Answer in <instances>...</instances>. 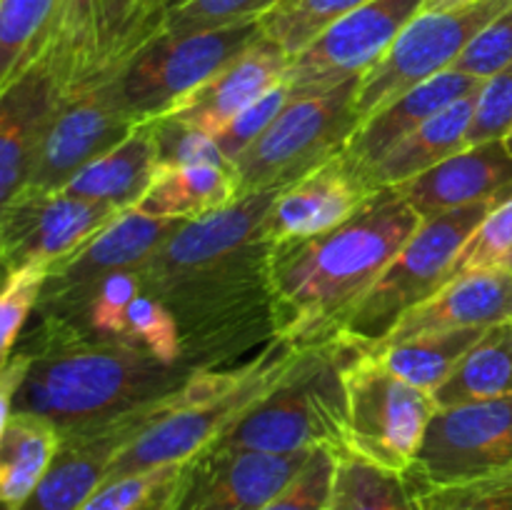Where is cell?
<instances>
[{
    "instance_id": "41",
    "label": "cell",
    "mask_w": 512,
    "mask_h": 510,
    "mask_svg": "<svg viewBox=\"0 0 512 510\" xmlns=\"http://www.w3.org/2000/svg\"><path fill=\"white\" fill-rule=\"evenodd\" d=\"M150 123H153L158 168H180V165H220V168H233L213 135L200 133V130L173 118H155Z\"/></svg>"
},
{
    "instance_id": "8",
    "label": "cell",
    "mask_w": 512,
    "mask_h": 510,
    "mask_svg": "<svg viewBox=\"0 0 512 510\" xmlns=\"http://www.w3.org/2000/svg\"><path fill=\"white\" fill-rule=\"evenodd\" d=\"M360 80L320 95L290 98L275 123L235 160L238 195L288 188L343 153L360 125L355 93Z\"/></svg>"
},
{
    "instance_id": "17",
    "label": "cell",
    "mask_w": 512,
    "mask_h": 510,
    "mask_svg": "<svg viewBox=\"0 0 512 510\" xmlns=\"http://www.w3.org/2000/svg\"><path fill=\"white\" fill-rule=\"evenodd\" d=\"M310 453L208 448L190 463L175 510H263L303 470Z\"/></svg>"
},
{
    "instance_id": "30",
    "label": "cell",
    "mask_w": 512,
    "mask_h": 510,
    "mask_svg": "<svg viewBox=\"0 0 512 510\" xmlns=\"http://www.w3.org/2000/svg\"><path fill=\"white\" fill-rule=\"evenodd\" d=\"M485 330L488 328H465L450 330V333L418 335V338L398 340V343L375 348L373 353L378 355V360L390 373H395L405 383L433 395L448 380V375L453 373L460 358L473 348V343Z\"/></svg>"
},
{
    "instance_id": "37",
    "label": "cell",
    "mask_w": 512,
    "mask_h": 510,
    "mask_svg": "<svg viewBox=\"0 0 512 510\" xmlns=\"http://www.w3.org/2000/svg\"><path fill=\"white\" fill-rule=\"evenodd\" d=\"M408 483L413 510H512V473L450 485H428L410 478Z\"/></svg>"
},
{
    "instance_id": "14",
    "label": "cell",
    "mask_w": 512,
    "mask_h": 510,
    "mask_svg": "<svg viewBox=\"0 0 512 510\" xmlns=\"http://www.w3.org/2000/svg\"><path fill=\"white\" fill-rule=\"evenodd\" d=\"M140 123L120 98L115 80L85 93L58 95L25 188L63 190L85 165L123 143Z\"/></svg>"
},
{
    "instance_id": "38",
    "label": "cell",
    "mask_w": 512,
    "mask_h": 510,
    "mask_svg": "<svg viewBox=\"0 0 512 510\" xmlns=\"http://www.w3.org/2000/svg\"><path fill=\"white\" fill-rule=\"evenodd\" d=\"M512 253V183L500 190L493 210L485 215L468 243L460 250L455 260L453 278L465 273H478V270L500 268L505 258ZM450 278V280H453ZM448 280V283H450Z\"/></svg>"
},
{
    "instance_id": "39",
    "label": "cell",
    "mask_w": 512,
    "mask_h": 510,
    "mask_svg": "<svg viewBox=\"0 0 512 510\" xmlns=\"http://www.w3.org/2000/svg\"><path fill=\"white\" fill-rule=\"evenodd\" d=\"M48 273V265H23V268L5 270V285L0 293V358L3 363L13 358L15 340L30 310L43 298Z\"/></svg>"
},
{
    "instance_id": "42",
    "label": "cell",
    "mask_w": 512,
    "mask_h": 510,
    "mask_svg": "<svg viewBox=\"0 0 512 510\" xmlns=\"http://www.w3.org/2000/svg\"><path fill=\"white\" fill-rule=\"evenodd\" d=\"M338 453L330 445H318L308 463L280 490L263 510H330Z\"/></svg>"
},
{
    "instance_id": "2",
    "label": "cell",
    "mask_w": 512,
    "mask_h": 510,
    "mask_svg": "<svg viewBox=\"0 0 512 510\" xmlns=\"http://www.w3.org/2000/svg\"><path fill=\"white\" fill-rule=\"evenodd\" d=\"M188 375L120 343L30 355L13 413L50 420L63 435L108 423L173 393Z\"/></svg>"
},
{
    "instance_id": "28",
    "label": "cell",
    "mask_w": 512,
    "mask_h": 510,
    "mask_svg": "<svg viewBox=\"0 0 512 510\" xmlns=\"http://www.w3.org/2000/svg\"><path fill=\"white\" fill-rule=\"evenodd\" d=\"M63 433L33 413H13L0 428V500L18 510L30 498L58 455Z\"/></svg>"
},
{
    "instance_id": "46",
    "label": "cell",
    "mask_w": 512,
    "mask_h": 510,
    "mask_svg": "<svg viewBox=\"0 0 512 510\" xmlns=\"http://www.w3.org/2000/svg\"><path fill=\"white\" fill-rule=\"evenodd\" d=\"M473 3H480V0H425L423 10H453Z\"/></svg>"
},
{
    "instance_id": "31",
    "label": "cell",
    "mask_w": 512,
    "mask_h": 510,
    "mask_svg": "<svg viewBox=\"0 0 512 510\" xmlns=\"http://www.w3.org/2000/svg\"><path fill=\"white\" fill-rule=\"evenodd\" d=\"M58 0H0V90L43 60Z\"/></svg>"
},
{
    "instance_id": "32",
    "label": "cell",
    "mask_w": 512,
    "mask_h": 510,
    "mask_svg": "<svg viewBox=\"0 0 512 510\" xmlns=\"http://www.w3.org/2000/svg\"><path fill=\"white\" fill-rule=\"evenodd\" d=\"M330 510H413V493L403 473L343 450L335 465Z\"/></svg>"
},
{
    "instance_id": "29",
    "label": "cell",
    "mask_w": 512,
    "mask_h": 510,
    "mask_svg": "<svg viewBox=\"0 0 512 510\" xmlns=\"http://www.w3.org/2000/svg\"><path fill=\"white\" fill-rule=\"evenodd\" d=\"M512 395V320L490 325L433 393L438 408Z\"/></svg>"
},
{
    "instance_id": "34",
    "label": "cell",
    "mask_w": 512,
    "mask_h": 510,
    "mask_svg": "<svg viewBox=\"0 0 512 510\" xmlns=\"http://www.w3.org/2000/svg\"><path fill=\"white\" fill-rule=\"evenodd\" d=\"M370 0H283L265 18H260L263 35L278 43L293 58L308 48L323 30L338 23Z\"/></svg>"
},
{
    "instance_id": "16",
    "label": "cell",
    "mask_w": 512,
    "mask_h": 510,
    "mask_svg": "<svg viewBox=\"0 0 512 510\" xmlns=\"http://www.w3.org/2000/svg\"><path fill=\"white\" fill-rule=\"evenodd\" d=\"M168 398H158L143 408L108 423L63 435L53 465L38 488L18 510H80L85 500L105 483L115 455L148 425L165 413Z\"/></svg>"
},
{
    "instance_id": "19",
    "label": "cell",
    "mask_w": 512,
    "mask_h": 510,
    "mask_svg": "<svg viewBox=\"0 0 512 510\" xmlns=\"http://www.w3.org/2000/svg\"><path fill=\"white\" fill-rule=\"evenodd\" d=\"M290 55L270 38H260L240 53L233 63L205 80L188 98L168 110L163 118L180 120L205 135H218L235 115L243 113L250 103L285 83L290 68Z\"/></svg>"
},
{
    "instance_id": "36",
    "label": "cell",
    "mask_w": 512,
    "mask_h": 510,
    "mask_svg": "<svg viewBox=\"0 0 512 510\" xmlns=\"http://www.w3.org/2000/svg\"><path fill=\"white\" fill-rule=\"evenodd\" d=\"M143 288L145 283L140 270H120L90 285L70 305L75 308L80 303L85 323L95 335H100V343H120L130 305L143 293Z\"/></svg>"
},
{
    "instance_id": "48",
    "label": "cell",
    "mask_w": 512,
    "mask_h": 510,
    "mask_svg": "<svg viewBox=\"0 0 512 510\" xmlns=\"http://www.w3.org/2000/svg\"><path fill=\"white\" fill-rule=\"evenodd\" d=\"M503 143H505V148H508L510 153H512V128L508 130V135H505V138H503Z\"/></svg>"
},
{
    "instance_id": "47",
    "label": "cell",
    "mask_w": 512,
    "mask_h": 510,
    "mask_svg": "<svg viewBox=\"0 0 512 510\" xmlns=\"http://www.w3.org/2000/svg\"><path fill=\"white\" fill-rule=\"evenodd\" d=\"M183 3H188V0H168V10H170V13H173V10L180 8V5H183Z\"/></svg>"
},
{
    "instance_id": "35",
    "label": "cell",
    "mask_w": 512,
    "mask_h": 510,
    "mask_svg": "<svg viewBox=\"0 0 512 510\" xmlns=\"http://www.w3.org/2000/svg\"><path fill=\"white\" fill-rule=\"evenodd\" d=\"M120 345L140 350L170 368H175V363L183 358V333L178 318L163 300L150 293H140L130 305Z\"/></svg>"
},
{
    "instance_id": "33",
    "label": "cell",
    "mask_w": 512,
    "mask_h": 510,
    "mask_svg": "<svg viewBox=\"0 0 512 510\" xmlns=\"http://www.w3.org/2000/svg\"><path fill=\"white\" fill-rule=\"evenodd\" d=\"M190 463L105 480L80 510H175L188 480Z\"/></svg>"
},
{
    "instance_id": "49",
    "label": "cell",
    "mask_w": 512,
    "mask_h": 510,
    "mask_svg": "<svg viewBox=\"0 0 512 510\" xmlns=\"http://www.w3.org/2000/svg\"><path fill=\"white\" fill-rule=\"evenodd\" d=\"M500 268H505V270H512V253L508 255V258H505V263L500 265Z\"/></svg>"
},
{
    "instance_id": "27",
    "label": "cell",
    "mask_w": 512,
    "mask_h": 510,
    "mask_svg": "<svg viewBox=\"0 0 512 510\" xmlns=\"http://www.w3.org/2000/svg\"><path fill=\"white\" fill-rule=\"evenodd\" d=\"M238 198L233 168L180 165V168L155 170L153 183L133 208L150 218L188 223V220L228 208Z\"/></svg>"
},
{
    "instance_id": "45",
    "label": "cell",
    "mask_w": 512,
    "mask_h": 510,
    "mask_svg": "<svg viewBox=\"0 0 512 510\" xmlns=\"http://www.w3.org/2000/svg\"><path fill=\"white\" fill-rule=\"evenodd\" d=\"M512 128V65L488 78L480 88L478 108L468 133V145L503 140Z\"/></svg>"
},
{
    "instance_id": "1",
    "label": "cell",
    "mask_w": 512,
    "mask_h": 510,
    "mask_svg": "<svg viewBox=\"0 0 512 510\" xmlns=\"http://www.w3.org/2000/svg\"><path fill=\"white\" fill-rule=\"evenodd\" d=\"M423 223L395 188L373 190L345 223L270 248L268 298L278 335L295 348L338 338L345 320Z\"/></svg>"
},
{
    "instance_id": "25",
    "label": "cell",
    "mask_w": 512,
    "mask_h": 510,
    "mask_svg": "<svg viewBox=\"0 0 512 510\" xmlns=\"http://www.w3.org/2000/svg\"><path fill=\"white\" fill-rule=\"evenodd\" d=\"M158 170L153 123L143 120L123 143L85 165L63 193L90 203L108 205L113 210H128L145 195Z\"/></svg>"
},
{
    "instance_id": "26",
    "label": "cell",
    "mask_w": 512,
    "mask_h": 510,
    "mask_svg": "<svg viewBox=\"0 0 512 510\" xmlns=\"http://www.w3.org/2000/svg\"><path fill=\"white\" fill-rule=\"evenodd\" d=\"M478 93L458 100L443 113L430 118L428 123L420 125L415 133H410L398 148L390 150L373 170L363 178V188L368 193L380 188H395L415 175L425 173L440 160L460 153L468 148V133L473 125L475 108H478Z\"/></svg>"
},
{
    "instance_id": "40",
    "label": "cell",
    "mask_w": 512,
    "mask_h": 510,
    "mask_svg": "<svg viewBox=\"0 0 512 510\" xmlns=\"http://www.w3.org/2000/svg\"><path fill=\"white\" fill-rule=\"evenodd\" d=\"M283 0H188L168 15L165 33H200L260 20Z\"/></svg>"
},
{
    "instance_id": "3",
    "label": "cell",
    "mask_w": 512,
    "mask_h": 510,
    "mask_svg": "<svg viewBox=\"0 0 512 510\" xmlns=\"http://www.w3.org/2000/svg\"><path fill=\"white\" fill-rule=\"evenodd\" d=\"M283 188L260 190L203 218L180 223L153 255L143 283L173 313L178 308H223V295H243L253 278H268L273 245L265 240V218Z\"/></svg>"
},
{
    "instance_id": "22",
    "label": "cell",
    "mask_w": 512,
    "mask_h": 510,
    "mask_svg": "<svg viewBox=\"0 0 512 510\" xmlns=\"http://www.w3.org/2000/svg\"><path fill=\"white\" fill-rule=\"evenodd\" d=\"M512 183V153L503 140L468 145L425 173L395 185L420 218L490 200Z\"/></svg>"
},
{
    "instance_id": "4",
    "label": "cell",
    "mask_w": 512,
    "mask_h": 510,
    "mask_svg": "<svg viewBox=\"0 0 512 510\" xmlns=\"http://www.w3.org/2000/svg\"><path fill=\"white\" fill-rule=\"evenodd\" d=\"M298 353L300 348L280 340L235 370L188 375L168 395L165 413L115 455L105 480L195 460L288 375Z\"/></svg>"
},
{
    "instance_id": "44",
    "label": "cell",
    "mask_w": 512,
    "mask_h": 510,
    "mask_svg": "<svg viewBox=\"0 0 512 510\" xmlns=\"http://www.w3.org/2000/svg\"><path fill=\"white\" fill-rule=\"evenodd\" d=\"M512 65V8L495 18L468 48L463 50L450 70H460L473 78L488 80Z\"/></svg>"
},
{
    "instance_id": "12",
    "label": "cell",
    "mask_w": 512,
    "mask_h": 510,
    "mask_svg": "<svg viewBox=\"0 0 512 510\" xmlns=\"http://www.w3.org/2000/svg\"><path fill=\"white\" fill-rule=\"evenodd\" d=\"M503 473H512V395L438 408L405 475L450 485Z\"/></svg>"
},
{
    "instance_id": "21",
    "label": "cell",
    "mask_w": 512,
    "mask_h": 510,
    "mask_svg": "<svg viewBox=\"0 0 512 510\" xmlns=\"http://www.w3.org/2000/svg\"><path fill=\"white\" fill-rule=\"evenodd\" d=\"M368 195L343 155H335L280 190L265 218V240L280 245L328 233L345 223Z\"/></svg>"
},
{
    "instance_id": "7",
    "label": "cell",
    "mask_w": 512,
    "mask_h": 510,
    "mask_svg": "<svg viewBox=\"0 0 512 510\" xmlns=\"http://www.w3.org/2000/svg\"><path fill=\"white\" fill-rule=\"evenodd\" d=\"M495 200L498 195L423 218L373 288L355 305L338 338L360 350L378 348L410 310L433 298L453 278L460 250L493 210Z\"/></svg>"
},
{
    "instance_id": "23",
    "label": "cell",
    "mask_w": 512,
    "mask_h": 510,
    "mask_svg": "<svg viewBox=\"0 0 512 510\" xmlns=\"http://www.w3.org/2000/svg\"><path fill=\"white\" fill-rule=\"evenodd\" d=\"M508 320H512V270H478V273L458 275L445 283L433 298L410 310L378 348L418 335L490 328Z\"/></svg>"
},
{
    "instance_id": "9",
    "label": "cell",
    "mask_w": 512,
    "mask_h": 510,
    "mask_svg": "<svg viewBox=\"0 0 512 510\" xmlns=\"http://www.w3.org/2000/svg\"><path fill=\"white\" fill-rule=\"evenodd\" d=\"M343 380L345 450L380 468L408 473L430 420L438 413L433 395L390 373L373 350L355 345L343 368Z\"/></svg>"
},
{
    "instance_id": "10",
    "label": "cell",
    "mask_w": 512,
    "mask_h": 510,
    "mask_svg": "<svg viewBox=\"0 0 512 510\" xmlns=\"http://www.w3.org/2000/svg\"><path fill=\"white\" fill-rule=\"evenodd\" d=\"M260 38V20L200 33L158 35L115 80L120 98L138 120L163 118Z\"/></svg>"
},
{
    "instance_id": "5",
    "label": "cell",
    "mask_w": 512,
    "mask_h": 510,
    "mask_svg": "<svg viewBox=\"0 0 512 510\" xmlns=\"http://www.w3.org/2000/svg\"><path fill=\"white\" fill-rule=\"evenodd\" d=\"M353 345L340 338L300 348L288 375L210 448L303 453L318 445L345 450L343 368Z\"/></svg>"
},
{
    "instance_id": "43",
    "label": "cell",
    "mask_w": 512,
    "mask_h": 510,
    "mask_svg": "<svg viewBox=\"0 0 512 510\" xmlns=\"http://www.w3.org/2000/svg\"><path fill=\"white\" fill-rule=\"evenodd\" d=\"M290 103V88L288 83L275 85L273 90H268L265 95H260L255 103H250L248 108L240 115H235L218 135L220 150H223L225 158L230 160V165H235V160L275 123L280 113L285 110V105Z\"/></svg>"
},
{
    "instance_id": "15",
    "label": "cell",
    "mask_w": 512,
    "mask_h": 510,
    "mask_svg": "<svg viewBox=\"0 0 512 510\" xmlns=\"http://www.w3.org/2000/svg\"><path fill=\"white\" fill-rule=\"evenodd\" d=\"M118 210L73 198L63 190L23 188L0 210V255L5 270L48 265L68 258L93 238Z\"/></svg>"
},
{
    "instance_id": "6",
    "label": "cell",
    "mask_w": 512,
    "mask_h": 510,
    "mask_svg": "<svg viewBox=\"0 0 512 510\" xmlns=\"http://www.w3.org/2000/svg\"><path fill=\"white\" fill-rule=\"evenodd\" d=\"M168 0H58L40 63L58 95L113 83L168 25Z\"/></svg>"
},
{
    "instance_id": "18",
    "label": "cell",
    "mask_w": 512,
    "mask_h": 510,
    "mask_svg": "<svg viewBox=\"0 0 512 510\" xmlns=\"http://www.w3.org/2000/svg\"><path fill=\"white\" fill-rule=\"evenodd\" d=\"M178 225V220L150 218L135 208L120 210L93 238L50 268L43 300L60 310L108 275L143 270Z\"/></svg>"
},
{
    "instance_id": "13",
    "label": "cell",
    "mask_w": 512,
    "mask_h": 510,
    "mask_svg": "<svg viewBox=\"0 0 512 510\" xmlns=\"http://www.w3.org/2000/svg\"><path fill=\"white\" fill-rule=\"evenodd\" d=\"M425 0H370L318 35L290 60V98L320 95L360 80L385 58Z\"/></svg>"
},
{
    "instance_id": "20",
    "label": "cell",
    "mask_w": 512,
    "mask_h": 510,
    "mask_svg": "<svg viewBox=\"0 0 512 510\" xmlns=\"http://www.w3.org/2000/svg\"><path fill=\"white\" fill-rule=\"evenodd\" d=\"M485 80L465 75L460 70H445V73L435 75V78L425 80V83L415 85L400 98L390 100L380 110L363 120L348 145L343 148V160L348 168L353 170L355 178L363 185V178L390 153L398 148L410 133L443 113L458 100L468 98V95L478 93L483 88Z\"/></svg>"
},
{
    "instance_id": "24",
    "label": "cell",
    "mask_w": 512,
    "mask_h": 510,
    "mask_svg": "<svg viewBox=\"0 0 512 510\" xmlns=\"http://www.w3.org/2000/svg\"><path fill=\"white\" fill-rule=\"evenodd\" d=\"M55 103L58 88L43 63L0 90V205L28 183Z\"/></svg>"
},
{
    "instance_id": "11",
    "label": "cell",
    "mask_w": 512,
    "mask_h": 510,
    "mask_svg": "<svg viewBox=\"0 0 512 510\" xmlns=\"http://www.w3.org/2000/svg\"><path fill=\"white\" fill-rule=\"evenodd\" d=\"M510 8L512 0H480L453 10H420L385 58L360 78L355 93L360 123L415 85L453 68L463 50Z\"/></svg>"
}]
</instances>
